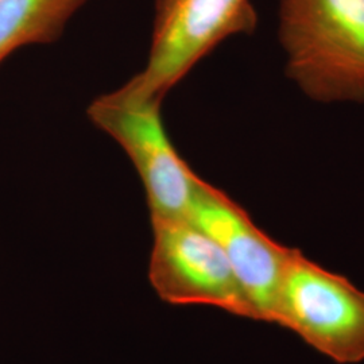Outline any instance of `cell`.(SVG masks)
Returning a JSON list of instances; mask_svg holds the SVG:
<instances>
[{"mask_svg": "<svg viewBox=\"0 0 364 364\" xmlns=\"http://www.w3.org/2000/svg\"><path fill=\"white\" fill-rule=\"evenodd\" d=\"M90 0H0V64L27 45L52 43Z\"/></svg>", "mask_w": 364, "mask_h": 364, "instance_id": "obj_7", "label": "cell"}, {"mask_svg": "<svg viewBox=\"0 0 364 364\" xmlns=\"http://www.w3.org/2000/svg\"><path fill=\"white\" fill-rule=\"evenodd\" d=\"M257 25L251 0H156L147 64L127 85L146 97L164 100L223 41L251 34Z\"/></svg>", "mask_w": 364, "mask_h": 364, "instance_id": "obj_4", "label": "cell"}, {"mask_svg": "<svg viewBox=\"0 0 364 364\" xmlns=\"http://www.w3.org/2000/svg\"><path fill=\"white\" fill-rule=\"evenodd\" d=\"M287 73L321 103H364V0H279Z\"/></svg>", "mask_w": 364, "mask_h": 364, "instance_id": "obj_1", "label": "cell"}, {"mask_svg": "<svg viewBox=\"0 0 364 364\" xmlns=\"http://www.w3.org/2000/svg\"><path fill=\"white\" fill-rule=\"evenodd\" d=\"M191 220L224 251L257 321L273 323L278 291L294 248L275 242L231 197L203 178Z\"/></svg>", "mask_w": 364, "mask_h": 364, "instance_id": "obj_6", "label": "cell"}, {"mask_svg": "<svg viewBox=\"0 0 364 364\" xmlns=\"http://www.w3.org/2000/svg\"><path fill=\"white\" fill-rule=\"evenodd\" d=\"M149 279L171 305H207L257 320L220 246L191 219L151 221Z\"/></svg>", "mask_w": 364, "mask_h": 364, "instance_id": "obj_5", "label": "cell"}, {"mask_svg": "<svg viewBox=\"0 0 364 364\" xmlns=\"http://www.w3.org/2000/svg\"><path fill=\"white\" fill-rule=\"evenodd\" d=\"M273 324L293 331L336 363L364 360V291L299 248L279 287Z\"/></svg>", "mask_w": 364, "mask_h": 364, "instance_id": "obj_3", "label": "cell"}, {"mask_svg": "<svg viewBox=\"0 0 364 364\" xmlns=\"http://www.w3.org/2000/svg\"><path fill=\"white\" fill-rule=\"evenodd\" d=\"M161 103L124 84L95 99L87 114L127 153L144 183L151 221L185 220L191 219L201 178L170 142Z\"/></svg>", "mask_w": 364, "mask_h": 364, "instance_id": "obj_2", "label": "cell"}]
</instances>
